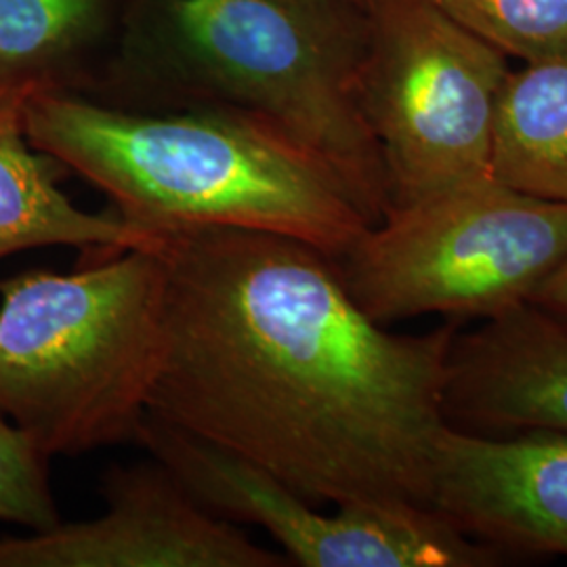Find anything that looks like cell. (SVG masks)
<instances>
[{
    "label": "cell",
    "mask_w": 567,
    "mask_h": 567,
    "mask_svg": "<svg viewBox=\"0 0 567 567\" xmlns=\"http://www.w3.org/2000/svg\"><path fill=\"white\" fill-rule=\"evenodd\" d=\"M158 250L154 416L313 505L429 507L456 326L389 332L330 255L290 236L175 229L158 234Z\"/></svg>",
    "instance_id": "obj_1"
},
{
    "label": "cell",
    "mask_w": 567,
    "mask_h": 567,
    "mask_svg": "<svg viewBox=\"0 0 567 567\" xmlns=\"http://www.w3.org/2000/svg\"><path fill=\"white\" fill-rule=\"evenodd\" d=\"M25 128L34 147L152 234L267 231L339 259L374 225L339 171L278 124L236 107H131L39 84Z\"/></svg>",
    "instance_id": "obj_2"
},
{
    "label": "cell",
    "mask_w": 567,
    "mask_h": 567,
    "mask_svg": "<svg viewBox=\"0 0 567 567\" xmlns=\"http://www.w3.org/2000/svg\"><path fill=\"white\" fill-rule=\"evenodd\" d=\"M365 41V11L347 0H128L102 79L79 91L257 114L339 171L377 225L389 192L360 105Z\"/></svg>",
    "instance_id": "obj_3"
},
{
    "label": "cell",
    "mask_w": 567,
    "mask_h": 567,
    "mask_svg": "<svg viewBox=\"0 0 567 567\" xmlns=\"http://www.w3.org/2000/svg\"><path fill=\"white\" fill-rule=\"evenodd\" d=\"M164 339L158 240L0 280V410L42 452L135 444Z\"/></svg>",
    "instance_id": "obj_4"
},
{
    "label": "cell",
    "mask_w": 567,
    "mask_h": 567,
    "mask_svg": "<svg viewBox=\"0 0 567 567\" xmlns=\"http://www.w3.org/2000/svg\"><path fill=\"white\" fill-rule=\"evenodd\" d=\"M334 261L379 324L426 313L489 320L529 303L567 264V204L487 177L389 208Z\"/></svg>",
    "instance_id": "obj_5"
},
{
    "label": "cell",
    "mask_w": 567,
    "mask_h": 567,
    "mask_svg": "<svg viewBox=\"0 0 567 567\" xmlns=\"http://www.w3.org/2000/svg\"><path fill=\"white\" fill-rule=\"evenodd\" d=\"M360 105L389 208L492 177L507 58L431 0H370Z\"/></svg>",
    "instance_id": "obj_6"
},
{
    "label": "cell",
    "mask_w": 567,
    "mask_h": 567,
    "mask_svg": "<svg viewBox=\"0 0 567 567\" xmlns=\"http://www.w3.org/2000/svg\"><path fill=\"white\" fill-rule=\"evenodd\" d=\"M206 511L261 527L290 566L487 567L501 555L429 507L351 503L324 513L264 468L147 412L137 442Z\"/></svg>",
    "instance_id": "obj_7"
},
{
    "label": "cell",
    "mask_w": 567,
    "mask_h": 567,
    "mask_svg": "<svg viewBox=\"0 0 567 567\" xmlns=\"http://www.w3.org/2000/svg\"><path fill=\"white\" fill-rule=\"evenodd\" d=\"M102 515L0 538V567H286L282 550L257 545L213 515L158 461L112 466Z\"/></svg>",
    "instance_id": "obj_8"
},
{
    "label": "cell",
    "mask_w": 567,
    "mask_h": 567,
    "mask_svg": "<svg viewBox=\"0 0 567 567\" xmlns=\"http://www.w3.org/2000/svg\"><path fill=\"white\" fill-rule=\"evenodd\" d=\"M429 507L501 555L567 557V431L489 437L447 425Z\"/></svg>",
    "instance_id": "obj_9"
},
{
    "label": "cell",
    "mask_w": 567,
    "mask_h": 567,
    "mask_svg": "<svg viewBox=\"0 0 567 567\" xmlns=\"http://www.w3.org/2000/svg\"><path fill=\"white\" fill-rule=\"evenodd\" d=\"M446 419L475 433L567 431L566 322L524 303L454 337Z\"/></svg>",
    "instance_id": "obj_10"
},
{
    "label": "cell",
    "mask_w": 567,
    "mask_h": 567,
    "mask_svg": "<svg viewBox=\"0 0 567 567\" xmlns=\"http://www.w3.org/2000/svg\"><path fill=\"white\" fill-rule=\"evenodd\" d=\"M39 82H0V261L41 246H72L82 257L152 246L158 234L126 224L110 208L82 210L61 189L70 173L34 147L25 102Z\"/></svg>",
    "instance_id": "obj_11"
},
{
    "label": "cell",
    "mask_w": 567,
    "mask_h": 567,
    "mask_svg": "<svg viewBox=\"0 0 567 567\" xmlns=\"http://www.w3.org/2000/svg\"><path fill=\"white\" fill-rule=\"evenodd\" d=\"M492 177L567 204V51L508 72L494 122Z\"/></svg>",
    "instance_id": "obj_12"
},
{
    "label": "cell",
    "mask_w": 567,
    "mask_h": 567,
    "mask_svg": "<svg viewBox=\"0 0 567 567\" xmlns=\"http://www.w3.org/2000/svg\"><path fill=\"white\" fill-rule=\"evenodd\" d=\"M112 0H0V82L74 86L76 61L102 39Z\"/></svg>",
    "instance_id": "obj_13"
},
{
    "label": "cell",
    "mask_w": 567,
    "mask_h": 567,
    "mask_svg": "<svg viewBox=\"0 0 567 567\" xmlns=\"http://www.w3.org/2000/svg\"><path fill=\"white\" fill-rule=\"evenodd\" d=\"M431 2L505 58L534 61L567 51V0Z\"/></svg>",
    "instance_id": "obj_14"
},
{
    "label": "cell",
    "mask_w": 567,
    "mask_h": 567,
    "mask_svg": "<svg viewBox=\"0 0 567 567\" xmlns=\"http://www.w3.org/2000/svg\"><path fill=\"white\" fill-rule=\"evenodd\" d=\"M49 456L0 410V522L39 532L58 526Z\"/></svg>",
    "instance_id": "obj_15"
},
{
    "label": "cell",
    "mask_w": 567,
    "mask_h": 567,
    "mask_svg": "<svg viewBox=\"0 0 567 567\" xmlns=\"http://www.w3.org/2000/svg\"><path fill=\"white\" fill-rule=\"evenodd\" d=\"M529 303L538 305L540 309L567 324V264L561 265L550 278L540 284V288L532 295Z\"/></svg>",
    "instance_id": "obj_16"
},
{
    "label": "cell",
    "mask_w": 567,
    "mask_h": 567,
    "mask_svg": "<svg viewBox=\"0 0 567 567\" xmlns=\"http://www.w3.org/2000/svg\"><path fill=\"white\" fill-rule=\"evenodd\" d=\"M347 2H351V4H355V7H360V9H364L370 4V0H347Z\"/></svg>",
    "instance_id": "obj_17"
}]
</instances>
